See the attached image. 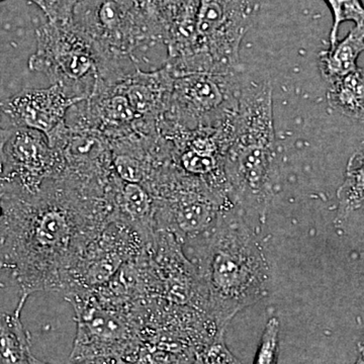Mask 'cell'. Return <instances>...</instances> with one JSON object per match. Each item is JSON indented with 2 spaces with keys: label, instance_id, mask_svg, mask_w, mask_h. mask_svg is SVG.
Listing matches in <instances>:
<instances>
[{
  "label": "cell",
  "instance_id": "cell-8",
  "mask_svg": "<svg viewBox=\"0 0 364 364\" xmlns=\"http://www.w3.org/2000/svg\"><path fill=\"white\" fill-rule=\"evenodd\" d=\"M240 74L193 73L174 77L159 128L195 130L217 127L236 114Z\"/></svg>",
  "mask_w": 364,
  "mask_h": 364
},
{
  "label": "cell",
  "instance_id": "cell-27",
  "mask_svg": "<svg viewBox=\"0 0 364 364\" xmlns=\"http://www.w3.org/2000/svg\"><path fill=\"white\" fill-rule=\"evenodd\" d=\"M0 1H4V0H0Z\"/></svg>",
  "mask_w": 364,
  "mask_h": 364
},
{
  "label": "cell",
  "instance_id": "cell-13",
  "mask_svg": "<svg viewBox=\"0 0 364 364\" xmlns=\"http://www.w3.org/2000/svg\"><path fill=\"white\" fill-rule=\"evenodd\" d=\"M26 301L20 299L14 313H0V364H43L33 356L30 335L21 322Z\"/></svg>",
  "mask_w": 364,
  "mask_h": 364
},
{
  "label": "cell",
  "instance_id": "cell-26",
  "mask_svg": "<svg viewBox=\"0 0 364 364\" xmlns=\"http://www.w3.org/2000/svg\"><path fill=\"white\" fill-rule=\"evenodd\" d=\"M2 268H4V264L2 262L1 258H0V269H2Z\"/></svg>",
  "mask_w": 364,
  "mask_h": 364
},
{
  "label": "cell",
  "instance_id": "cell-12",
  "mask_svg": "<svg viewBox=\"0 0 364 364\" xmlns=\"http://www.w3.org/2000/svg\"><path fill=\"white\" fill-rule=\"evenodd\" d=\"M112 218L135 228L148 243L153 245L156 236L155 200L141 183H131L117 177L112 195Z\"/></svg>",
  "mask_w": 364,
  "mask_h": 364
},
{
  "label": "cell",
  "instance_id": "cell-9",
  "mask_svg": "<svg viewBox=\"0 0 364 364\" xmlns=\"http://www.w3.org/2000/svg\"><path fill=\"white\" fill-rule=\"evenodd\" d=\"M151 247L135 228L112 218L79 256L64 296L105 287L124 265L147 255Z\"/></svg>",
  "mask_w": 364,
  "mask_h": 364
},
{
  "label": "cell",
  "instance_id": "cell-3",
  "mask_svg": "<svg viewBox=\"0 0 364 364\" xmlns=\"http://www.w3.org/2000/svg\"><path fill=\"white\" fill-rule=\"evenodd\" d=\"M224 170L235 207L245 218L264 223L274 198L279 170L269 81L242 85Z\"/></svg>",
  "mask_w": 364,
  "mask_h": 364
},
{
  "label": "cell",
  "instance_id": "cell-7",
  "mask_svg": "<svg viewBox=\"0 0 364 364\" xmlns=\"http://www.w3.org/2000/svg\"><path fill=\"white\" fill-rule=\"evenodd\" d=\"M37 50L28 60L31 70L45 74L72 97L87 100L98 78L95 48L71 21H49L38 28Z\"/></svg>",
  "mask_w": 364,
  "mask_h": 364
},
{
  "label": "cell",
  "instance_id": "cell-22",
  "mask_svg": "<svg viewBox=\"0 0 364 364\" xmlns=\"http://www.w3.org/2000/svg\"><path fill=\"white\" fill-rule=\"evenodd\" d=\"M14 130V127L11 129H2L0 127V170H1L2 164H4V148H6L7 141L11 138Z\"/></svg>",
  "mask_w": 364,
  "mask_h": 364
},
{
  "label": "cell",
  "instance_id": "cell-6",
  "mask_svg": "<svg viewBox=\"0 0 364 364\" xmlns=\"http://www.w3.org/2000/svg\"><path fill=\"white\" fill-rule=\"evenodd\" d=\"M254 13L253 0H200L191 74H241L240 46Z\"/></svg>",
  "mask_w": 364,
  "mask_h": 364
},
{
  "label": "cell",
  "instance_id": "cell-4",
  "mask_svg": "<svg viewBox=\"0 0 364 364\" xmlns=\"http://www.w3.org/2000/svg\"><path fill=\"white\" fill-rule=\"evenodd\" d=\"M72 25L90 41L98 59V73L140 67L139 53L157 44L133 0H81Z\"/></svg>",
  "mask_w": 364,
  "mask_h": 364
},
{
  "label": "cell",
  "instance_id": "cell-24",
  "mask_svg": "<svg viewBox=\"0 0 364 364\" xmlns=\"http://www.w3.org/2000/svg\"><path fill=\"white\" fill-rule=\"evenodd\" d=\"M354 364H364V348H359V356Z\"/></svg>",
  "mask_w": 364,
  "mask_h": 364
},
{
  "label": "cell",
  "instance_id": "cell-2",
  "mask_svg": "<svg viewBox=\"0 0 364 364\" xmlns=\"http://www.w3.org/2000/svg\"><path fill=\"white\" fill-rule=\"evenodd\" d=\"M191 247L208 314L225 331L237 314L267 296L270 282L267 255L237 208L223 212L214 228Z\"/></svg>",
  "mask_w": 364,
  "mask_h": 364
},
{
  "label": "cell",
  "instance_id": "cell-5",
  "mask_svg": "<svg viewBox=\"0 0 364 364\" xmlns=\"http://www.w3.org/2000/svg\"><path fill=\"white\" fill-rule=\"evenodd\" d=\"M65 299L73 306L77 326L70 363L93 358L124 364L135 360L143 347L141 323L93 291L68 294Z\"/></svg>",
  "mask_w": 364,
  "mask_h": 364
},
{
  "label": "cell",
  "instance_id": "cell-19",
  "mask_svg": "<svg viewBox=\"0 0 364 364\" xmlns=\"http://www.w3.org/2000/svg\"><path fill=\"white\" fill-rule=\"evenodd\" d=\"M136 11L147 26L153 40L157 43H163L161 0H133Z\"/></svg>",
  "mask_w": 364,
  "mask_h": 364
},
{
  "label": "cell",
  "instance_id": "cell-1",
  "mask_svg": "<svg viewBox=\"0 0 364 364\" xmlns=\"http://www.w3.org/2000/svg\"><path fill=\"white\" fill-rule=\"evenodd\" d=\"M112 215L111 200L85 198L60 181L35 195L11 186L0 220V258L13 272L21 299L63 294L79 256Z\"/></svg>",
  "mask_w": 364,
  "mask_h": 364
},
{
  "label": "cell",
  "instance_id": "cell-10",
  "mask_svg": "<svg viewBox=\"0 0 364 364\" xmlns=\"http://www.w3.org/2000/svg\"><path fill=\"white\" fill-rule=\"evenodd\" d=\"M63 170L61 151L51 147L44 134L14 128L4 148L0 170L7 181L23 193L35 195L48 182L59 179Z\"/></svg>",
  "mask_w": 364,
  "mask_h": 364
},
{
  "label": "cell",
  "instance_id": "cell-23",
  "mask_svg": "<svg viewBox=\"0 0 364 364\" xmlns=\"http://www.w3.org/2000/svg\"><path fill=\"white\" fill-rule=\"evenodd\" d=\"M11 183L4 174L0 172V220H1L2 215H4V202L7 191L11 188Z\"/></svg>",
  "mask_w": 364,
  "mask_h": 364
},
{
  "label": "cell",
  "instance_id": "cell-25",
  "mask_svg": "<svg viewBox=\"0 0 364 364\" xmlns=\"http://www.w3.org/2000/svg\"><path fill=\"white\" fill-rule=\"evenodd\" d=\"M358 348H364V335L363 338H361L360 342H359Z\"/></svg>",
  "mask_w": 364,
  "mask_h": 364
},
{
  "label": "cell",
  "instance_id": "cell-18",
  "mask_svg": "<svg viewBox=\"0 0 364 364\" xmlns=\"http://www.w3.org/2000/svg\"><path fill=\"white\" fill-rule=\"evenodd\" d=\"M280 324L272 317L265 326L253 364H277L279 353Z\"/></svg>",
  "mask_w": 364,
  "mask_h": 364
},
{
  "label": "cell",
  "instance_id": "cell-16",
  "mask_svg": "<svg viewBox=\"0 0 364 364\" xmlns=\"http://www.w3.org/2000/svg\"><path fill=\"white\" fill-rule=\"evenodd\" d=\"M338 212L335 224L341 226L364 203V141L347 163L343 183L337 191Z\"/></svg>",
  "mask_w": 364,
  "mask_h": 364
},
{
  "label": "cell",
  "instance_id": "cell-21",
  "mask_svg": "<svg viewBox=\"0 0 364 364\" xmlns=\"http://www.w3.org/2000/svg\"><path fill=\"white\" fill-rule=\"evenodd\" d=\"M42 9L49 21H71L74 9L81 0H28Z\"/></svg>",
  "mask_w": 364,
  "mask_h": 364
},
{
  "label": "cell",
  "instance_id": "cell-11",
  "mask_svg": "<svg viewBox=\"0 0 364 364\" xmlns=\"http://www.w3.org/2000/svg\"><path fill=\"white\" fill-rule=\"evenodd\" d=\"M83 100L70 97L59 85H51L47 88L23 90L2 100L0 112L11 119L14 128L39 131L52 146L68 128L67 112Z\"/></svg>",
  "mask_w": 364,
  "mask_h": 364
},
{
  "label": "cell",
  "instance_id": "cell-17",
  "mask_svg": "<svg viewBox=\"0 0 364 364\" xmlns=\"http://www.w3.org/2000/svg\"><path fill=\"white\" fill-rule=\"evenodd\" d=\"M332 14L330 31V48L338 42L340 26L345 21H353L355 26H364V6L361 0H324Z\"/></svg>",
  "mask_w": 364,
  "mask_h": 364
},
{
  "label": "cell",
  "instance_id": "cell-15",
  "mask_svg": "<svg viewBox=\"0 0 364 364\" xmlns=\"http://www.w3.org/2000/svg\"><path fill=\"white\" fill-rule=\"evenodd\" d=\"M327 102L333 111L364 122V68L328 83Z\"/></svg>",
  "mask_w": 364,
  "mask_h": 364
},
{
  "label": "cell",
  "instance_id": "cell-20",
  "mask_svg": "<svg viewBox=\"0 0 364 364\" xmlns=\"http://www.w3.org/2000/svg\"><path fill=\"white\" fill-rule=\"evenodd\" d=\"M191 364H242L225 343V333L218 335L214 341L196 354Z\"/></svg>",
  "mask_w": 364,
  "mask_h": 364
},
{
  "label": "cell",
  "instance_id": "cell-14",
  "mask_svg": "<svg viewBox=\"0 0 364 364\" xmlns=\"http://www.w3.org/2000/svg\"><path fill=\"white\" fill-rule=\"evenodd\" d=\"M364 52V26H354L343 40L318 55V70L327 83L356 70Z\"/></svg>",
  "mask_w": 364,
  "mask_h": 364
}]
</instances>
